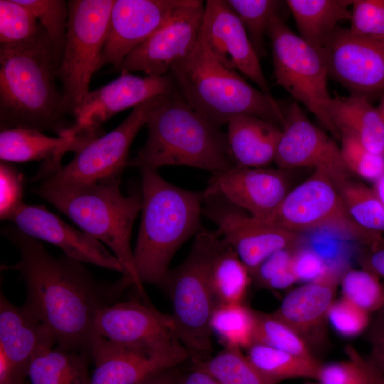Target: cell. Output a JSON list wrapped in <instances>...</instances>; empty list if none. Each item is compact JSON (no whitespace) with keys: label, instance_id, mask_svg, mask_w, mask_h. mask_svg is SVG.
<instances>
[{"label":"cell","instance_id":"cell-51","mask_svg":"<svg viewBox=\"0 0 384 384\" xmlns=\"http://www.w3.org/2000/svg\"><path fill=\"white\" fill-rule=\"evenodd\" d=\"M174 369L159 373L138 384H177L179 375H176Z\"/></svg>","mask_w":384,"mask_h":384},{"label":"cell","instance_id":"cell-33","mask_svg":"<svg viewBox=\"0 0 384 384\" xmlns=\"http://www.w3.org/2000/svg\"><path fill=\"white\" fill-rule=\"evenodd\" d=\"M353 220L368 230L384 232V203L373 188L348 176L334 183Z\"/></svg>","mask_w":384,"mask_h":384},{"label":"cell","instance_id":"cell-7","mask_svg":"<svg viewBox=\"0 0 384 384\" xmlns=\"http://www.w3.org/2000/svg\"><path fill=\"white\" fill-rule=\"evenodd\" d=\"M220 240L215 231L202 228L191 252L164 284L171 302L176 335L193 363L209 358L213 350L211 316L217 306L210 279V263Z\"/></svg>","mask_w":384,"mask_h":384},{"label":"cell","instance_id":"cell-22","mask_svg":"<svg viewBox=\"0 0 384 384\" xmlns=\"http://www.w3.org/2000/svg\"><path fill=\"white\" fill-rule=\"evenodd\" d=\"M90 354L95 364L90 384H138L191 358L183 345L156 351L119 345L97 335Z\"/></svg>","mask_w":384,"mask_h":384},{"label":"cell","instance_id":"cell-18","mask_svg":"<svg viewBox=\"0 0 384 384\" xmlns=\"http://www.w3.org/2000/svg\"><path fill=\"white\" fill-rule=\"evenodd\" d=\"M199 41L225 66L239 70L272 96L246 31L225 0H207Z\"/></svg>","mask_w":384,"mask_h":384},{"label":"cell","instance_id":"cell-16","mask_svg":"<svg viewBox=\"0 0 384 384\" xmlns=\"http://www.w3.org/2000/svg\"><path fill=\"white\" fill-rule=\"evenodd\" d=\"M284 114V123L274 159L279 169L321 168L334 183L349 176L340 147L309 120L298 102L289 104Z\"/></svg>","mask_w":384,"mask_h":384},{"label":"cell","instance_id":"cell-12","mask_svg":"<svg viewBox=\"0 0 384 384\" xmlns=\"http://www.w3.org/2000/svg\"><path fill=\"white\" fill-rule=\"evenodd\" d=\"M203 214L235 251L250 274L270 255L304 245L302 233L256 218L217 195H205Z\"/></svg>","mask_w":384,"mask_h":384},{"label":"cell","instance_id":"cell-49","mask_svg":"<svg viewBox=\"0 0 384 384\" xmlns=\"http://www.w3.org/2000/svg\"><path fill=\"white\" fill-rule=\"evenodd\" d=\"M363 268L384 279V246L370 249L361 260Z\"/></svg>","mask_w":384,"mask_h":384},{"label":"cell","instance_id":"cell-11","mask_svg":"<svg viewBox=\"0 0 384 384\" xmlns=\"http://www.w3.org/2000/svg\"><path fill=\"white\" fill-rule=\"evenodd\" d=\"M166 96H155L134 107L118 127L88 143L68 164L43 182L68 185L122 179L135 137Z\"/></svg>","mask_w":384,"mask_h":384},{"label":"cell","instance_id":"cell-28","mask_svg":"<svg viewBox=\"0 0 384 384\" xmlns=\"http://www.w3.org/2000/svg\"><path fill=\"white\" fill-rule=\"evenodd\" d=\"M285 4L294 18L299 36L324 49L338 23L351 19L353 0H287Z\"/></svg>","mask_w":384,"mask_h":384},{"label":"cell","instance_id":"cell-35","mask_svg":"<svg viewBox=\"0 0 384 384\" xmlns=\"http://www.w3.org/2000/svg\"><path fill=\"white\" fill-rule=\"evenodd\" d=\"M225 2L243 25L259 58L266 55L265 36L267 35L272 17L280 13L284 2L276 0H226Z\"/></svg>","mask_w":384,"mask_h":384},{"label":"cell","instance_id":"cell-42","mask_svg":"<svg viewBox=\"0 0 384 384\" xmlns=\"http://www.w3.org/2000/svg\"><path fill=\"white\" fill-rule=\"evenodd\" d=\"M327 319L332 328L346 338L361 334L368 329L371 321L370 314L343 297L331 304Z\"/></svg>","mask_w":384,"mask_h":384},{"label":"cell","instance_id":"cell-1","mask_svg":"<svg viewBox=\"0 0 384 384\" xmlns=\"http://www.w3.org/2000/svg\"><path fill=\"white\" fill-rule=\"evenodd\" d=\"M1 234L18 250L11 268L20 271L26 288L24 306L53 334L58 346L89 351L95 336L97 312L112 297L83 266L65 255L55 257L43 245L14 224Z\"/></svg>","mask_w":384,"mask_h":384},{"label":"cell","instance_id":"cell-10","mask_svg":"<svg viewBox=\"0 0 384 384\" xmlns=\"http://www.w3.org/2000/svg\"><path fill=\"white\" fill-rule=\"evenodd\" d=\"M114 0H70L63 57L57 75L65 110L74 117L98 71Z\"/></svg>","mask_w":384,"mask_h":384},{"label":"cell","instance_id":"cell-5","mask_svg":"<svg viewBox=\"0 0 384 384\" xmlns=\"http://www.w3.org/2000/svg\"><path fill=\"white\" fill-rule=\"evenodd\" d=\"M121 180L68 185L42 182L33 192L67 215L82 231L106 245L123 265L125 277L144 294L131 246L132 227L142 210V191L123 195Z\"/></svg>","mask_w":384,"mask_h":384},{"label":"cell","instance_id":"cell-4","mask_svg":"<svg viewBox=\"0 0 384 384\" xmlns=\"http://www.w3.org/2000/svg\"><path fill=\"white\" fill-rule=\"evenodd\" d=\"M144 146L128 166H186L214 174L235 167L227 134L193 110L176 90L151 113Z\"/></svg>","mask_w":384,"mask_h":384},{"label":"cell","instance_id":"cell-24","mask_svg":"<svg viewBox=\"0 0 384 384\" xmlns=\"http://www.w3.org/2000/svg\"><path fill=\"white\" fill-rule=\"evenodd\" d=\"M103 130H87L73 137H52L43 132L23 128L2 129L0 132V159L6 162L43 161L31 181L45 180L58 172L63 155L75 154L102 136Z\"/></svg>","mask_w":384,"mask_h":384},{"label":"cell","instance_id":"cell-45","mask_svg":"<svg viewBox=\"0 0 384 384\" xmlns=\"http://www.w3.org/2000/svg\"><path fill=\"white\" fill-rule=\"evenodd\" d=\"M292 266L297 281L304 283L320 279L329 267L316 251L304 245L294 250Z\"/></svg>","mask_w":384,"mask_h":384},{"label":"cell","instance_id":"cell-41","mask_svg":"<svg viewBox=\"0 0 384 384\" xmlns=\"http://www.w3.org/2000/svg\"><path fill=\"white\" fill-rule=\"evenodd\" d=\"M295 250L283 249L270 255L251 274L252 280L259 287L272 290L284 289L297 282L292 266Z\"/></svg>","mask_w":384,"mask_h":384},{"label":"cell","instance_id":"cell-32","mask_svg":"<svg viewBox=\"0 0 384 384\" xmlns=\"http://www.w3.org/2000/svg\"><path fill=\"white\" fill-rule=\"evenodd\" d=\"M210 327L225 348L247 349L255 341V311L244 303L218 304L212 314Z\"/></svg>","mask_w":384,"mask_h":384},{"label":"cell","instance_id":"cell-13","mask_svg":"<svg viewBox=\"0 0 384 384\" xmlns=\"http://www.w3.org/2000/svg\"><path fill=\"white\" fill-rule=\"evenodd\" d=\"M94 333L113 343L139 349L169 351L183 345L171 316L139 300L112 303L100 309L94 321Z\"/></svg>","mask_w":384,"mask_h":384},{"label":"cell","instance_id":"cell-40","mask_svg":"<svg viewBox=\"0 0 384 384\" xmlns=\"http://www.w3.org/2000/svg\"><path fill=\"white\" fill-rule=\"evenodd\" d=\"M339 139L341 156L349 171L374 182L384 176V155L370 151L348 132H341Z\"/></svg>","mask_w":384,"mask_h":384},{"label":"cell","instance_id":"cell-55","mask_svg":"<svg viewBox=\"0 0 384 384\" xmlns=\"http://www.w3.org/2000/svg\"><path fill=\"white\" fill-rule=\"evenodd\" d=\"M23 384H25V383H23Z\"/></svg>","mask_w":384,"mask_h":384},{"label":"cell","instance_id":"cell-3","mask_svg":"<svg viewBox=\"0 0 384 384\" xmlns=\"http://www.w3.org/2000/svg\"><path fill=\"white\" fill-rule=\"evenodd\" d=\"M142 215L133 250L137 277L164 286L178 249L203 228L204 191H188L166 181L156 169H139Z\"/></svg>","mask_w":384,"mask_h":384},{"label":"cell","instance_id":"cell-38","mask_svg":"<svg viewBox=\"0 0 384 384\" xmlns=\"http://www.w3.org/2000/svg\"><path fill=\"white\" fill-rule=\"evenodd\" d=\"M17 1L28 9L41 24L60 62L67 33L68 1L64 0H17Z\"/></svg>","mask_w":384,"mask_h":384},{"label":"cell","instance_id":"cell-47","mask_svg":"<svg viewBox=\"0 0 384 384\" xmlns=\"http://www.w3.org/2000/svg\"><path fill=\"white\" fill-rule=\"evenodd\" d=\"M366 338L370 345L367 358L384 377V306L371 319Z\"/></svg>","mask_w":384,"mask_h":384},{"label":"cell","instance_id":"cell-8","mask_svg":"<svg viewBox=\"0 0 384 384\" xmlns=\"http://www.w3.org/2000/svg\"><path fill=\"white\" fill-rule=\"evenodd\" d=\"M266 221L299 233L332 231L370 249L384 246L381 233L363 228L353 220L329 173L321 168L289 191Z\"/></svg>","mask_w":384,"mask_h":384},{"label":"cell","instance_id":"cell-31","mask_svg":"<svg viewBox=\"0 0 384 384\" xmlns=\"http://www.w3.org/2000/svg\"><path fill=\"white\" fill-rule=\"evenodd\" d=\"M210 279L217 305L243 303L252 281L248 268L221 237L211 260Z\"/></svg>","mask_w":384,"mask_h":384},{"label":"cell","instance_id":"cell-15","mask_svg":"<svg viewBox=\"0 0 384 384\" xmlns=\"http://www.w3.org/2000/svg\"><path fill=\"white\" fill-rule=\"evenodd\" d=\"M203 14V1L199 0L177 8L161 28L125 58L119 71L155 76L169 74L197 43Z\"/></svg>","mask_w":384,"mask_h":384},{"label":"cell","instance_id":"cell-26","mask_svg":"<svg viewBox=\"0 0 384 384\" xmlns=\"http://www.w3.org/2000/svg\"><path fill=\"white\" fill-rule=\"evenodd\" d=\"M227 139L235 167H265L274 161L282 128L252 115H238L228 122Z\"/></svg>","mask_w":384,"mask_h":384},{"label":"cell","instance_id":"cell-21","mask_svg":"<svg viewBox=\"0 0 384 384\" xmlns=\"http://www.w3.org/2000/svg\"><path fill=\"white\" fill-rule=\"evenodd\" d=\"M205 195H217L250 215L266 220L287 193V170L233 167L213 174Z\"/></svg>","mask_w":384,"mask_h":384},{"label":"cell","instance_id":"cell-52","mask_svg":"<svg viewBox=\"0 0 384 384\" xmlns=\"http://www.w3.org/2000/svg\"><path fill=\"white\" fill-rule=\"evenodd\" d=\"M373 188L384 203V176L375 182V186Z\"/></svg>","mask_w":384,"mask_h":384},{"label":"cell","instance_id":"cell-54","mask_svg":"<svg viewBox=\"0 0 384 384\" xmlns=\"http://www.w3.org/2000/svg\"><path fill=\"white\" fill-rule=\"evenodd\" d=\"M308 384H319V383H308Z\"/></svg>","mask_w":384,"mask_h":384},{"label":"cell","instance_id":"cell-44","mask_svg":"<svg viewBox=\"0 0 384 384\" xmlns=\"http://www.w3.org/2000/svg\"><path fill=\"white\" fill-rule=\"evenodd\" d=\"M23 175L9 162L0 163V218L9 216L22 203Z\"/></svg>","mask_w":384,"mask_h":384},{"label":"cell","instance_id":"cell-48","mask_svg":"<svg viewBox=\"0 0 384 384\" xmlns=\"http://www.w3.org/2000/svg\"><path fill=\"white\" fill-rule=\"evenodd\" d=\"M345 352L348 359L354 361L361 368L367 384H384V377L367 358L362 356L352 346H347Z\"/></svg>","mask_w":384,"mask_h":384},{"label":"cell","instance_id":"cell-30","mask_svg":"<svg viewBox=\"0 0 384 384\" xmlns=\"http://www.w3.org/2000/svg\"><path fill=\"white\" fill-rule=\"evenodd\" d=\"M247 350L246 358L269 384H278L297 378H317L321 363L259 343Z\"/></svg>","mask_w":384,"mask_h":384},{"label":"cell","instance_id":"cell-25","mask_svg":"<svg viewBox=\"0 0 384 384\" xmlns=\"http://www.w3.org/2000/svg\"><path fill=\"white\" fill-rule=\"evenodd\" d=\"M57 345L50 329L24 306L13 305L0 296V354L23 377L28 376L33 360Z\"/></svg>","mask_w":384,"mask_h":384},{"label":"cell","instance_id":"cell-9","mask_svg":"<svg viewBox=\"0 0 384 384\" xmlns=\"http://www.w3.org/2000/svg\"><path fill=\"white\" fill-rule=\"evenodd\" d=\"M267 35L271 41L276 83L339 138L328 114L332 97L328 90L329 75L324 49L313 46L295 33L280 13L272 17Z\"/></svg>","mask_w":384,"mask_h":384},{"label":"cell","instance_id":"cell-53","mask_svg":"<svg viewBox=\"0 0 384 384\" xmlns=\"http://www.w3.org/2000/svg\"><path fill=\"white\" fill-rule=\"evenodd\" d=\"M377 108L384 119V95L381 97L380 102Z\"/></svg>","mask_w":384,"mask_h":384},{"label":"cell","instance_id":"cell-39","mask_svg":"<svg viewBox=\"0 0 384 384\" xmlns=\"http://www.w3.org/2000/svg\"><path fill=\"white\" fill-rule=\"evenodd\" d=\"M39 22L17 0H0V44L15 43L33 37Z\"/></svg>","mask_w":384,"mask_h":384},{"label":"cell","instance_id":"cell-20","mask_svg":"<svg viewBox=\"0 0 384 384\" xmlns=\"http://www.w3.org/2000/svg\"><path fill=\"white\" fill-rule=\"evenodd\" d=\"M7 220L28 235L57 246L76 261L126 274L120 261L102 242L69 225L44 206L23 202Z\"/></svg>","mask_w":384,"mask_h":384},{"label":"cell","instance_id":"cell-29","mask_svg":"<svg viewBox=\"0 0 384 384\" xmlns=\"http://www.w3.org/2000/svg\"><path fill=\"white\" fill-rule=\"evenodd\" d=\"M91 361L89 351L51 348L33 360L28 376L32 384H90Z\"/></svg>","mask_w":384,"mask_h":384},{"label":"cell","instance_id":"cell-23","mask_svg":"<svg viewBox=\"0 0 384 384\" xmlns=\"http://www.w3.org/2000/svg\"><path fill=\"white\" fill-rule=\"evenodd\" d=\"M347 267L342 264L329 265L320 279L289 291L273 312L292 328L311 350L324 346L326 341L328 312Z\"/></svg>","mask_w":384,"mask_h":384},{"label":"cell","instance_id":"cell-37","mask_svg":"<svg viewBox=\"0 0 384 384\" xmlns=\"http://www.w3.org/2000/svg\"><path fill=\"white\" fill-rule=\"evenodd\" d=\"M255 317L254 343L265 344L304 358H315L312 351L302 337L274 313L255 311Z\"/></svg>","mask_w":384,"mask_h":384},{"label":"cell","instance_id":"cell-2","mask_svg":"<svg viewBox=\"0 0 384 384\" xmlns=\"http://www.w3.org/2000/svg\"><path fill=\"white\" fill-rule=\"evenodd\" d=\"M60 60L39 23L37 33L0 44V128H23L68 137L75 125L57 85Z\"/></svg>","mask_w":384,"mask_h":384},{"label":"cell","instance_id":"cell-6","mask_svg":"<svg viewBox=\"0 0 384 384\" xmlns=\"http://www.w3.org/2000/svg\"><path fill=\"white\" fill-rule=\"evenodd\" d=\"M169 74L187 104L215 127L238 115H252L282 129L284 114L277 100L222 64L199 39Z\"/></svg>","mask_w":384,"mask_h":384},{"label":"cell","instance_id":"cell-43","mask_svg":"<svg viewBox=\"0 0 384 384\" xmlns=\"http://www.w3.org/2000/svg\"><path fill=\"white\" fill-rule=\"evenodd\" d=\"M351 8L352 33L384 36V0H353Z\"/></svg>","mask_w":384,"mask_h":384},{"label":"cell","instance_id":"cell-34","mask_svg":"<svg viewBox=\"0 0 384 384\" xmlns=\"http://www.w3.org/2000/svg\"><path fill=\"white\" fill-rule=\"evenodd\" d=\"M193 363L220 384H269L239 348L226 347L214 356Z\"/></svg>","mask_w":384,"mask_h":384},{"label":"cell","instance_id":"cell-46","mask_svg":"<svg viewBox=\"0 0 384 384\" xmlns=\"http://www.w3.org/2000/svg\"><path fill=\"white\" fill-rule=\"evenodd\" d=\"M316 380L319 384H367L361 368L350 359L321 363Z\"/></svg>","mask_w":384,"mask_h":384},{"label":"cell","instance_id":"cell-36","mask_svg":"<svg viewBox=\"0 0 384 384\" xmlns=\"http://www.w3.org/2000/svg\"><path fill=\"white\" fill-rule=\"evenodd\" d=\"M339 285L342 297L369 314L384 306V285L372 272L347 267Z\"/></svg>","mask_w":384,"mask_h":384},{"label":"cell","instance_id":"cell-19","mask_svg":"<svg viewBox=\"0 0 384 384\" xmlns=\"http://www.w3.org/2000/svg\"><path fill=\"white\" fill-rule=\"evenodd\" d=\"M120 72L114 80L88 92L75 114V125L69 137L89 129H101V124L114 114L155 96L169 95L176 90L169 74L140 76L127 70Z\"/></svg>","mask_w":384,"mask_h":384},{"label":"cell","instance_id":"cell-50","mask_svg":"<svg viewBox=\"0 0 384 384\" xmlns=\"http://www.w3.org/2000/svg\"><path fill=\"white\" fill-rule=\"evenodd\" d=\"M177 384H220L208 373L195 368L190 373L179 376Z\"/></svg>","mask_w":384,"mask_h":384},{"label":"cell","instance_id":"cell-27","mask_svg":"<svg viewBox=\"0 0 384 384\" xmlns=\"http://www.w3.org/2000/svg\"><path fill=\"white\" fill-rule=\"evenodd\" d=\"M328 114L339 137L348 132L370 151L384 155V119L368 98L356 94L332 97Z\"/></svg>","mask_w":384,"mask_h":384},{"label":"cell","instance_id":"cell-17","mask_svg":"<svg viewBox=\"0 0 384 384\" xmlns=\"http://www.w3.org/2000/svg\"><path fill=\"white\" fill-rule=\"evenodd\" d=\"M193 0H114L98 70H119L125 58L161 28L178 7Z\"/></svg>","mask_w":384,"mask_h":384},{"label":"cell","instance_id":"cell-14","mask_svg":"<svg viewBox=\"0 0 384 384\" xmlns=\"http://www.w3.org/2000/svg\"><path fill=\"white\" fill-rule=\"evenodd\" d=\"M329 75L351 94L384 95V36H363L338 26L324 48Z\"/></svg>","mask_w":384,"mask_h":384}]
</instances>
